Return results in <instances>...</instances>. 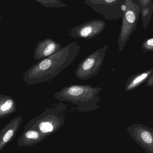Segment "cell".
<instances>
[{
	"label": "cell",
	"instance_id": "1",
	"mask_svg": "<svg viewBox=\"0 0 153 153\" xmlns=\"http://www.w3.org/2000/svg\"><path fill=\"white\" fill-rule=\"evenodd\" d=\"M81 51L77 41L67 45L32 65L24 73L23 81L28 85H33L53 79L73 62Z\"/></svg>",
	"mask_w": 153,
	"mask_h": 153
},
{
	"label": "cell",
	"instance_id": "5",
	"mask_svg": "<svg viewBox=\"0 0 153 153\" xmlns=\"http://www.w3.org/2000/svg\"><path fill=\"white\" fill-rule=\"evenodd\" d=\"M126 0H85V4L109 21L122 18Z\"/></svg>",
	"mask_w": 153,
	"mask_h": 153
},
{
	"label": "cell",
	"instance_id": "16",
	"mask_svg": "<svg viewBox=\"0 0 153 153\" xmlns=\"http://www.w3.org/2000/svg\"><path fill=\"white\" fill-rule=\"evenodd\" d=\"M39 127L40 131L43 133L51 132L53 129V126L51 123L44 121H40L39 125Z\"/></svg>",
	"mask_w": 153,
	"mask_h": 153
},
{
	"label": "cell",
	"instance_id": "9",
	"mask_svg": "<svg viewBox=\"0 0 153 153\" xmlns=\"http://www.w3.org/2000/svg\"><path fill=\"white\" fill-rule=\"evenodd\" d=\"M23 120L22 116H18L0 130V152L14 139Z\"/></svg>",
	"mask_w": 153,
	"mask_h": 153
},
{
	"label": "cell",
	"instance_id": "6",
	"mask_svg": "<svg viewBox=\"0 0 153 153\" xmlns=\"http://www.w3.org/2000/svg\"><path fill=\"white\" fill-rule=\"evenodd\" d=\"M106 25V22L103 20H92L74 27L70 31L69 35L74 38L92 39L101 34Z\"/></svg>",
	"mask_w": 153,
	"mask_h": 153
},
{
	"label": "cell",
	"instance_id": "13",
	"mask_svg": "<svg viewBox=\"0 0 153 153\" xmlns=\"http://www.w3.org/2000/svg\"><path fill=\"white\" fill-rule=\"evenodd\" d=\"M153 13V2L152 1L146 6L142 7L141 14L143 21V28L146 29L148 28L152 19Z\"/></svg>",
	"mask_w": 153,
	"mask_h": 153
},
{
	"label": "cell",
	"instance_id": "12",
	"mask_svg": "<svg viewBox=\"0 0 153 153\" xmlns=\"http://www.w3.org/2000/svg\"><path fill=\"white\" fill-rule=\"evenodd\" d=\"M39 137V134L37 132L33 130H29L26 132H24L22 135L19 137L17 140V144L19 146H27V145L30 143L31 140H36Z\"/></svg>",
	"mask_w": 153,
	"mask_h": 153
},
{
	"label": "cell",
	"instance_id": "7",
	"mask_svg": "<svg viewBox=\"0 0 153 153\" xmlns=\"http://www.w3.org/2000/svg\"><path fill=\"white\" fill-rule=\"evenodd\" d=\"M130 136L146 153H153V128L141 124H134L128 128Z\"/></svg>",
	"mask_w": 153,
	"mask_h": 153
},
{
	"label": "cell",
	"instance_id": "2",
	"mask_svg": "<svg viewBox=\"0 0 153 153\" xmlns=\"http://www.w3.org/2000/svg\"><path fill=\"white\" fill-rule=\"evenodd\" d=\"M102 88L87 85L73 84L65 86L54 94L59 101L71 102L77 106L76 109L82 112L99 108L100 100L99 96Z\"/></svg>",
	"mask_w": 153,
	"mask_h": 153
},
{
	"label": "cell",
	"instance_id": "14",
	"mask_svg": "<svg viewBox=\"0 0 153 153\" xmlns=\"http://www.w3.org/2000/svg\"><path fill=\"white\" fill-rule=\"evenodd\" d=\"M46 8H60L66 7L67 4L60 0H34Z\"/></svg>",
	"mask_w": 153,
	"mask_h": 153
},
{
	"label": "cell",
	"instance_id": "19",
	"mask_svg": "<svg viewBox=\"0 0 153 153\" xmlns=\"http://www.w3.org/2000/svg\"><path fill=\"white\" fill-rule=\"evenodd\" d=\"M135 3L136 4H137V5H139L140 7H141V9H142V0H133Z\"/></svg>",
	"mask_w": 153,
	"mask_h": 153
},
{
	"label": "cell",
	"instance_id": "18",
	"mask_svg": "<svg viewBox=\"0 0 153 153\" xmlns=\"http://www.w3.org/2000/svg\"><path fill=\"white\" fill-rule=\"evenodd\" d=\"M152 0H142V6H146L148 5Z\"/></svg>",
	"mask_w": 153,
	"mask_h": 153
},
{
	"label": "cell",
	"instance_id": "3",
	"mask_svg": "<svg viewBox=\"0 0 153 153\" xmlns=\"http://www.w3.org/2000/svg\"><path fill=\"white\" fill-rule=\"evenodd\" d=\"M141 12V7L133 0H126L122 25L117 42L120 53L123 51L130 36L137 29V25Z\"/></svg>",
	"mask_w": 153,
	"mask_h": 153
},
{
	"label": "cell",
	"instance_id": "11",
	"mask_svg": "<svg viewBox=\"0 0 153 153\" xmlns=\"http://www.w3.org/2000/svg\"><path fill=\"white\" fill-rule=\"evenodd\" d=\"M17 105L12 97L0 94V119L4 118L15 113Z\"/></svg>",
	"mask_w": 153,
	"mask_h": 153
},
{
	"label": "cell",
	"instance_id": "17",
	"mask_svg": "<svg viewBox=\"0 0 153 153\" xmlns=\"http://www.w3.org/2000/svg\"><path fill=\"white\" fill-rule=\"evenodd\" d=\"M147 87H153V73L146 81Z\"/></svg>",
	"mask_w": 153,
	"mask_h": 153
},
{
	"label": "cell",
	"instance_id": "20",
	"mask_svg": "<svg viewBox=\"0 0 153 153\" xmlns=\"http://www.w3.org/2000/svg\"><path fill=\"white\" fill-rule=\"evenodd\" d=\"M1 15L0 14V19H1Z\"/></svg>",
	"mask_w": 153,
	"mask_h": 153
},
{
	"label": "cell",
	"instance_id": "4",
	"mask_svg": "<svg viewBox=\"0 0 153 153\" xmlns=\"http://www.w3.org/2000/svg\"><path fill=\"white\" fill-rule=\"evenodd\" d=\"M108 48L105 45L85 57L78 65L75 76L79 80H86L95 76L102 67Z\"/></svg>",
	"mask_w": 153,
	"mask_h": 153
},
{
	"label": "cell",
	"instance_id": "8",
	"mask_svg": "<svg viewBox=\"0 0 153 153\" xmlns=\"http://www.w3.org/2000/svg\"><path fill=\"white\" fill-rule=\"evenodd\" d=\"M62 48L61 44L50 38L40 40L37 44L34 50V60L39 61L48 57Z\"/></svg>",
	"mask_w": 153,
	"mask_h": 153
},
{
	"label": "cell",
	"instance_id": "10",
	"mask_svg": "<svg viewBox=\"0 0 153 153\" xmlns=\"http://www.w3.org/2000/svg\"><path fill=\"white\" fill-rule=\"evenodd\" d=\"M153 73V68L130 76L126 82L125 90L126 91H130L136 89L146 82Z\"/></svg>",
	"mask_w": 153,
	"mask_h": 153
},
{
	"label": "cell",
	"instance_id": "15",
	"mask_svg": "<svg viewBox=\"0 0 153 153\" xmlns=\"http://www.w3.org/2000/svg\"><path fill=\"white\" fill-rule=\"evenodd\" d=\"M142 48L145 53L148 52H153V37L146 39L142 44Z\"/></svg>",
	"mask_w": 153,
	"mask_h": 153
}]
</instances>
